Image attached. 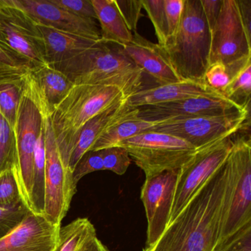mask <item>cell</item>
I'll list each match as a JSON object with an SVG mask.
<instances>
[{
    "label": "cell",
    "mask_w": 251,
    "mask_h": 251,
    "mask_svg": "<svg viewBox=\"0 0 251 251\" xmlns=\"http://www.w3.org/2000/svg\"><path fill=\"white\" fill-rule=\"evenodd\" d=\"M231 184L228 157L153 245L143 251H214Z\"/></svg>",
    "instance_id": "cell-1"
},
{
    "label": "cell",
    "mask_w": 251,
    "mask_h": 251,
    "mask_svg": "<svg viewBox=\"0 0 251 251\" xmlns=\"http://www.w3.org/2000/svg\"><path fill=\"white\" fill-rule=\"evenodd\" d=\"M64 73L74 85L117 86L127 98L141 90L143 73L123 46L100 40L73 58L49 64Z\"/></svg>",
    "instance_id": "cell-2"
},
{
    "label": "cell",
    "mask_w": 251,
    "mask_h": 251,
    "mask_svg": "<svg viewBox=\"0 0 251 251\" xmlns=\"http://www.w3.org/2000/svg\"><path fill=\"white\" fill-rule=\"evenodd\" d=\"M126 98L127 97L117 86L74 85L55 107L50 114L54 136L61 158L69 168L70 155L83 126L95 116Z\"/></svg>",
    "instance_id": "cell-3"
},
{
    "label": "cell",
    "mask_w": 251,
    "mask_h": 251,
    "mask_svg": "<svg viewBox=\"0 0 251 251\" xmlns=\"http://www.w3.org/2000/svg\"><path fill=\"white\" fill-rule=\"evenodd\" d=\"M211 40L201 0H184L178 30L161 48L182 80L205 81Z\"/></svg>",
    "instance_id": "cell-4"
},
{
    "label": "cell",
    "mask_w": 251,
    "mask_h": 251,
    "mask_svg": "<svg viewBox=\"0 0 251 251\" xmlns=\"http://www.w3.org/2000/svg\"><path fill=\"white\" fill-rule=\"evenodd\" d=\"M25 89L39 107L43 118L45 134V196L43 217L51 224L61 226L70 209L77 186L73 173L64 164L55 142L50 111L42 97L25 83Z\"/></svg>",
    "instance_id": "cell-5"
},
{
    "label": "cell",
    "mask_w": 251,
    "mask_h": 251,
    "mask_svg": "<svg viewBox=\"0 0 251 251\" xmlns=\"http://www.w3.org/2000/svg\"><path fill=\"white\" fill-rule=\"evenodd\" d=\"M228 159L231 184L215 250L251 225V139L242 136L234 141Z\"/></svg>",
    "instance_id": "cell-6"
},
{
    "label": "cell",
    "mask_w": 251,
    "mask_h": 251,
    "mask_svg": "<svg viewBox=\"0 0 251 251\" xmlns=\"http://www.w3.org/2000/svg\"><path fill=\"white\" fill-rule=\"evenodd\" d=\"M0 48L29 71L48 65L37 23L8 0H0Z\"/></svg>",
    "instance_id": "cell-7"
},
{
    "label": "cell",
    "mask_w": 251,
    "mask_h": 251,
    "mask_svg": "<svg viewBox=\"0 0 251 251\" xmlns=\"http://www.w3.org/2000/svg\"><path fill=\"white\" fill-rule=\"evenodd\" d=\"M116 146L127 151L136 165L143 170L146 178L178 170L198 151L183 139L154 131L126 139Z\"/></svg>",
    "instance_id": "cell-8"
},
{
    "label": "cell",
    "mask_w": 251,
    "mask_h": 251,
    "mask_svg": "<svg viewBox=\"0 0 251 251\" xmlns=\"http://www.w3.org/2000/svg\"><path fill=\"white\" fill-rule=\"evenodd\" d=\"M233 143L231 136L214 141L198 149L193 157L179 169L169 224L224 164Z\"/></svg>",
    "instance_id": "cell-9"
},
{
    "label": "cell",
    "mask_w": 251,
    "mask_h": 251,
    "mask_svg": "<svg viewBox=\"0 0 251 251\" xmlns=\"http://www.w3.org/2000/svg\"><path fill=\"white\" fill-rule=\"evenodd\" d=\"M249 108L225 115L176 119L155 123L151 131L165 133L183 139L200 149L225 136H232L245 127Z\"/></svg>",
    "instance_id": "cell-10"
},
{
    "label": "cell",
    "mask_w": 251,
    "mask_h": 251,
    "mask_svg": "<svg viewBox=\"0 0 251 251\" xmlns=\"http://www.w3.org/2000/svg\"><path fill=\"white\" fill-rule=\"evenodd\" d=\"M43 130V118L25 84L16 126L18 164L14 171L23 205L30 211L33 161L36 144Z\"/></svg>",
    "instance_id": "cell-11"
},
{
    "label": "cell",
    "mask_w": 251,
    "mask_h": 251,
    "mask_svg": "<svg viewBox=\"0 0 251 251\" xmlns=\"http://www.w3.org/2000/svg\"><path fill=\"white\" fill-rule=\"evenodd\" d=\"M211 37L209 65L220 62L228 67L251 56V41L244 30L236 0H223Z\"/></svg>",
    "instance_id": "cell-12"
},
{
    "label": "cell",
    "mask_w": 251,
    "mask_h": 251,
    "mask_svg": "<svg viewBox=\"0 0 251 251\" xmlns=\"http://www.w3.org/2000/svg\"><path fill=\"white\" fill-rule=\"evenodd\" d=\"M178 170L167 171L145 178L141 189L148 220L146 246L157 242L170 223Z\"/></svg>",
    "instance_id": "cell-13"
},
{
    "label": "cell",
    "mask_w": 251,
    "mask_h": 251,
    "mask_svg": "<svg viewBox=\"0 0 251 251\" xmlns=\"http://www.w3.org/2000/svg\"><path fill=\"white\" fill-rule=\"evenodd\" d=\"M244 108H249L242 107L226 97L214 96L188 98L141 106L137 109L138 117L156 123L176 119L225 115Z\"/></svg>",
    "instance_id": "cell-14"
},
{
    "label": "cell",
    "mask_w": 251,
    "mask_h": 251,
    "mask_svg": "<svg viewBox=\"0 0 251 251\" xmlns=\"http://www.w3.org/2000/svg\"><path fill=\"white\" fill-rule=\"evenodd\" d=\"M8 1L11 5L25 11L38 25L92 40H101L100 33L95 20L70 14L54 5L50 0Z\"/></svg>",
    "instance_id": "cell-15"
},
{
    "label": "cell",
    "mask_w": 251,
    "mask_h": 251,
    "mask_svg": "<svg viewBox=\"0 0 251 251\" xmlns=\"http://www.w3.org/2000/svg\"><path fill=\"white\" fill-rule=\"evenodd\" d=\"M61 227L29 211L16 228L0 239V251H55Z\"/></svg>",
    "instance_id": "cell-16"
},
{
    "label": "cell",
    "mask_w": 251,
    "mask_h": 251,
    "mask_svg": "<svg viewBox=\"0 0 251 251\" xmlns=\"http://www.w3.org/2000/svg\"><path fill=\"white\" fill-rule=\"evenodd\" d=\"M123 48L142 73L149 75L158 86L184 81L173 68L162 48L150 42L138 32L133 33L131 42Z\"/></svg>",
    "instance_id": "cell-17"
},
{
    "label": "cell",
    "mask_w": 251,
    "mask_h": 251,
    "mask_svg": "<svg viewBox=\"0 0 251 251\" xmlns=\"http://www.w3.org/2000/svg\"><path fill=\"white\" fill-rule=\"evenodd\" d=\"M137 114V108L129 105L127 98L119 101L86 123L80 130L75 146L70 155L69 167L72 173L79 160L86 152L90 151L94 144L102 135L123 120Z\"/></svg>",
    "instance_id": "cell-18"
},
{
    "label": "cell",
    "mask_w": 251,
    "mask_h": 251,
    "mask_svg": "<svg viewBox=\"0 0 251 251\" xmlns=\"http://www.w3.org/2000/svg\"><path fill=\"white\" fill-rule=\"evenodd\" d=\"M223 96V94L208 86L205 81L184 80L154 87L142 88L127 98V102L134 108L145 105L173 102L200 97ZM225 97V96H224Z\"/></svg>",
    "instance_id": "cell-19"
},
{
    "label": "cell",
    "mask_w": 251,
    "mask_h": 251,
    "mask_svg": "<svg viewBox=\"0 0 251 251\" xmlns=\"http://www.w3.org/2000/svg\"><path fill=\"white\" fill-rule=\"evenodd\" d=\"M25 78L26 83L42 97L50 113L74 86L64 73L49 64L30 70L25 74Z\"/></svg>",
    "instance_id": "cell-20"
},
{
    "label": "cell",
    "mask_w": 251,
    "mask_h": 251,
    "mask_svg": "<svg viewBox=\"0 0 251 251\" xmlns=\"http://www.w3.org/2000/svg\"><path fill=\"white\" fill-rule=\"evenodd\" d=\"M37 25L43 37L48 64L67 61L99 42L60 31L42 25Z\"/></svg>",
    "instance_id": "cell-21"
},
{
    "label": "cell",
    "mask_w": 251,
    "mask_h": 251,
    "mask_svg": "<svg viewBox=\"0 0 251 251\" xmlns=\"http://www.w3.org/2000/svg\"><path fill=\"white\" fill-rule=\"evenodd\" d=\"M100 25L101 40L124 46L131 42L133 33L126 25L114 0H92Z\"/></svg>",
    "instance_id": "cell-22"
},
{
    "label": "cell",
    "mask_w": 251,
    "mask_h": 251,
    "mask_svg": "<svg viewBox=\"0 0 251 251\" xmlns=\"http://www.w3.org/2000/svg\"><path fill=\"white\" fill-rule=\"evenodd\" d=\"M155 123L138 117V114L123 120L110 128L98 139L90 151H98L116 146L126 139L151 131Z\"/></svg>",
    "instance_id": "cell-23"
},
{
    "label": "cell",
    "mask_w": 251,
    "mask_h": 251,
    "mask_svg": "<svg viewBox=\"0 0 251 251\" xmlns=\"http://www.w3.org/2000/svg\"><path fill=\"white\" fill-rule=\"evenodd\" d=\"M96 236V229L89 219H75L61 227L59 240L55 251H82Z\"/></svg>",
    "instance_id": "cell-24"
},
{
    "label": "cell",
    "mask_w": 251,
    "mask_h": 251,
    "mask_svg": "<svg viewBox=\"0 0 251 251\" xmlns=\"http://www.w3.org/2000/svg\"><path fill=\"white\" fill-rule=\"evenodd\" d=\"M25 75L0 78V113L14 131L17 126L20 100L25 84Z\"/></svg>",
    "instance_id": "cell-25"
},
{
    "label": "cell",
    "mask_w": 251,
    "mask_h": 251,
    "mask_svg": "<svg viewBox=\"0 0 251 251\" xmlns=\"http://www.w3.org/2000/svg\"><path fill=\"white\" fill-rule=\"evenodd\" d=\"M45 134L42 130L34 152L33 178L30 193V211L37 215L43 216L45 196Z\"/></svg>",
    "instance_id": "cell-26"
},
{
    "label": "cell",
    "mask_w": 251,
    "mask_h": 251,
    "mask_svg": "<svg viewBox=\"0 0 251 251\" xmlns=\"http://www.w3.org/2000/svg\"><path fill=\"white\" fill-rule=\"evenodd\" d=\"M223 96L245 108H249L251 94V59L232 75Z\"/></svg>",
    "instance_id": "cell-27"
},
{
    "label": "cell",
    "mask_w": 251,
    "mask_h": 251,
    "mask_svg": "<svg viewBox=\"0 0 251 251\" xmlns=\"http://www.w3.org/2000/svg\"><path fill=\"white\" fill-rule=\"evenodd\" d=\"M18 164L15 131L0 113V175L8 170H17Z\"/></svg>",
    "instance_id": "cell-28"
},
{
    "label": "cell",
    "mask_w": 251,
    "mask_h": 251,
    "mask_svg": "<svg viewBox=\"0 0 251 251\" xmlns=\"http://www.w3.org/2000/svg\"><path fill=\"white\" fill-rule=\"evenodd\" d=\"M23 203L18 183L13 170L0 175V208L12 209Z\"/></svg>",
    "instance_id": "cell-29"
},
{
    "label": "cell",
    "mask_w": 251,
    "mask_h": 251,
    "mask_svg": "<svg viewBox=\"0 0 251 251\" xmlns=\"http://www.w3.org/2000/svg\"><path fill=\"white\" fill-rule=\"evenodd\" d=\"M142 8L145 10L155 29L158 45L164 47L167 42V24L164 0H142Z\"/></svg>",
    "instance_id": "cell-30"
},
{
    "label": "cell",
    "mask_w": 251,
    "mask_h": 251,
    "mask_svg": "<svg viewBox=\"0 0 251 251\" xmlns=\"http://www.w3.org/2000/svg\"><path fill=\"white\" fill-rule=\"evenodd\" d=\"M100 151L104 170H109L119 176H123L127 172L131 159L124 148L114 146L101 150Z\"/></svg>",
    "instance_id": "cell-31"
},
{
    "label": "cell",
    "mask_w": 251,
    "mask_h": 251,
    "mask_svg": "<svg viewBox=\"0 0 251 251\" xmlns=\"http://www.w3.org/2000/svg\"><path fill=\"white\" fill-rule=\"evenodd\" d=\"M104 170L103 161L100 151H88L79 160L73 171V180L77 186L84 176L94 172Z\"/></svg>",
    "instance_id": "cell-32"
},
{
    "label": "cell",
    "mask_w": 251,
    "mask_h": 251,
    "mask_svg": "<svg viewBox=\"0 0 251 251\" xmlns=\"http://www.w3.org/2000/svg\"><path fill=\"white\" fill-rule=\"evenodd\" d=\"M127 27L132 33L137 32L138 23L142 14V0H114Z\"/></svg>",
    "instance_id": "cell-33"
},
{
    "label": "cell",
    "mask_w": 251,
    "mask_h": 251,
    "mask_svg": "<svg viewBox=\"0 0 251 251\" xmlns=\"http://www.w3.org/2000/svg\"><path fill=\"white\" fill-rule=\"evenodd\" d=\"M29 211L23 204L12 209L0 208V239L16 228Z\"/></svg>",
    "instance_id": "cell-34"
},
{
    "label": "cell",
    "mask_w": 251,
    "mask_h": 251,
    "mask_svg": "<svg viewBox=\"0 0 251 251\" xmlns=\"http://www.w3.org/2000/svg\"><path fill=\"white\" fill-rule=\"evenodd\" d=\"M164 2L167 41L174 37L178 30L183 15L184 0H164Z\"/></svg>",
    "instance_id": "cell-35"
},
{
    "label": "cell",
    "mask_w": 251,
    "mask_h": 251,
    "mask_svg": "<svg viewBox=\"0 0 251 251\" xmlns=\"http://www.w3.org/2000/svg\"><path fill=\"white\" fill-rule=\"evenodd\" d=\"M64 11L82 18L97 20L92 0H50Z\"/></svg>",
    "instance_id": "cell-36"
},
{
    "label": "cell",
    "mask_w": 251,
    "mask_h": 251,
    "mask_svg": "<svg viewBox=\"0 0 251 251\" xmlns=\"http://www.w3.org/2000/svg\"><path fill=\"white\" fill-rule=\"evenodd\" d=\"M230 80V74L227 67L220 62L210 64L204 76L205 83L220 92L227 86Z\"/></svg>",
    "instance_id": "cell-37"
},
{
    "label": "cell",
    "mask_w": 251,
    "mask_h": 251,
    "mask_svg": "<svg viewBox=\"0 0 251 251\" xmlns=\"http://www.w3.org/2000/svg\"><path fill=\"white\" fill-rule=\"evenodd\" d=\"M214 251H251V225L244 227Z\"/></svg>",
    "instance_id": "cell-38"
},
{
    "label": "cell",
    "mask_w": 251,
    "mask_h": 251,
    "mask_svg": "<svg viewBox=\"0 0 251 251\" xmlns=\"http://www.w3.org/2000/svg\"><path fill=\"white\" fill-rule=\"evenodd\" d=\"M29 70L22 67L0 48V78L10 76L24 75Z\"/></svg>",
    "instance_id": "cell-39"
},
{
    "label": "cell",
    "mask_w": 251,
    "mask_h": 251,
    "mask_svg": "<svg viewBox=\"0 0 251 251\" xmlns=\"http://www.w3.org/2000/svg\"><path fill=\"white\" fill-rule=\"evenodd\" d=\"M222 2L223 0H201L202 11L211 36L218 20Z\"/></svg>",
    "instance_id": "cell-40"
},
{
    "label": "cell",
    "mask_w": 251,
    "mask_h": 251,
    "mask_svg": "<svg viewBox=\"0 0 251 251\" xmlns=\"http://www.w3.org/2000/svg\"><path fill=\"white\" fill-rule=\"evenodd\" d=\"M244 30L248 40L251 37V0H236Z\"/></svg>",
    "instance_id": "cell-41"
},
{
    "label": "cell",
    "mask_w": 251,
    "mask_h": 251,
    "mask_svg": "<svg viewBox=\"0 0 251 251\" xmlns=\"http://www.w3.org/2000/svg\"><path fill=\"white\" fill-rule=\"evenodd\" d=\"M82 251H111L99 239L98 236L92 239Z\"/></svg>",
    "instance_id": "cell-42"
}]
</instances>
